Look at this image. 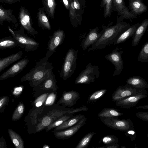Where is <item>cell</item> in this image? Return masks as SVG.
Returning a JSON list of instances; mask_svg holds the SVG:
<instances>
[{
	"instance_id": "cell-1",
	"label": "cell",
	"mask_w": 148,
	"mask_h": 148,
	"mask_svg": "<svg viewBox=\"0 0 148 148\" xmlns=\"http://www.w3.org/2000/svg\"><path fill=\"white\" fill-rule=\"evenodd\" d=\"M117 18L116 23L110 27H106L104 31L98 40L88 49V51L102 49L114 43L119 36L130 26V24Z\"/></svg>"
},
{
	"instance_id": "cell-2",
	"label": "cell",
	"mask_w": 148,
	"mask_h": 148,
	"mask_svg": "<svg viewBox=\"0 0 148 148\" xmlns=\"http://www.w3.org/2000/svg\"><path fill=\"white\" fill-rule=\"evenodd\" d=\"M48 59L45 56L41 59L34 68L21 78V81H28L29 85L32 87L38 85L53 69Z\"/></svg>"
},
{
	"instance_id": "cell-3",
	"label": "cell",
	"mask_w": 148,
	"mask_h": 148,
	"mask_svg": "<svg viewBox=\"0 0 148 148\" xmlns=\"http://www.w3.org/2000/svg\"><path fill=\"white\" fill-rule=\"evenodd\" d=\"M9 31L19 44V47L23 48L26 52L36 50L39 46V43L32 38L29 37L24 32V29L21 26L18 30H12L9 26Z\"/></svg>"
},
{
	"instance_id": "cell-4",
	"label": "cell",
	"mask_w": 148,
	"mask_h": 148,
	"mask_svg": "<svg viewBox=\"0 0 148 148\" xmlns=\"http://www.w3.org/2000/svg\"><path fill=\"white\" fill-rule=\"evenodd\" d=\"M78 51V50L71 48L66 54L60 73V77L64 80L71 77L75 71Z\"/></svg>"
},
{
	"instance_id": "cell-5",
	"label": "cell",
	"mask_w": 148,
	"mask_h": 148,
	"mask_svg": "<svg viewBox=\"0 0 148 148\" xmlns=\"http://www.w3.org/2000/svg\"><path fill=\"white\" fill-rule=\"evenodd\" d=\"M99 69L97 65L89 63L79 74L75 81V84H88L95 82L99 76Z\"/></svg>"
},
{
	"instance_id": "cell-6",
	"label": "cell",
	"mask_w": 148,
	"mask_h": 148,
	"mask_svg": "<svg viewBox=\"0 0 148 148\" xmlns=\"http://www.w3.org/2000/svg\"><path fill=\"white\" fill-rule=\"evenodd\" d=\"M99 118L106 125L115 130L126 132L134 127V123L130 119H120L116 117Z\"/></svg>"
},
{
	"instance_id": "cell-7",
	"label": "cell",
	"mask_w": 148,
	"mask_h": 148,
	"mask_svg": "<svg viewBox=\"0 0 148 148\" xmlns=\"http://www.w3.org/2000/svg\"><path fill=\"white\" fill-rule=\"evenodd\" d=\"M145 89L134 88L127 84L123 86H119L113 93L112 100L115 102L129 97L143 93Z\"/></svg>"
},
{
	"instance_id": "cell-8",
	"label": "cell",
	"mask_w": 148,
	"mask_h": 148,
	"mask_svg": "<svg viewBox=\"0 0 148 148\" xmlns=\"http://www.w3.org/2000/svg\"><path fill=\"white\" fill-rule=\"evenodd\" d=\"M72 109H67L65 110H53L39 121L36 127V132H38L43 130L63 116L68 114L69 111Z\"/></svg>"
},
{
	"instance_id": "cell-9",
	"label": "cell",
	"mask_w": 148,
	"mask_h": 148,
	"mask_svg": "<svg viewBox=\"0 0 148 148\" xmlns=\"http://www.w3.org/2000/svg\"><path fill=\"white\" fill-rule=\"evenodd\" d=\"M120 49L116 47L105 56L107 60L111 62L114 66L115 69L112 76L119 75L124 67L123 61L122 58V55L123 52L122 50L119 51Z\"/></svg>"
},
{
	"instance_id": "cell-10",
	"label": "cell",
	"mask_w": 148,
	"mask_h": 148,
	"mask_svg": "<svg viewBox=\"0 0 148 148\" xmlns=\"http://www.w3.org/2000/svg\"><path fill=\"white\" fill-rule=\"evenodd\" d=\"M65 34L62 30L58 29L54 32L48 44L46 57L48 58L53 54L57 47L62 43Z\"/></svg>"
},
{
	"instance_id": "cell-11",
	"label": "cell",
	"mask_w": 148,
	"mask_h": 148,
	"mask_svg": "<svg viewBox=\"0 0 148 148\" xmlns=\"http://www.w3.org/2000/svg\"><path fill=\"white\" fill-rule=\"evenodd\" d=\"M19 10L18 19L21 26L28 34L35 37L38 32L32 26L27 10L24 7L21 6Z\"/></svg>"
},
{
	"instance_id": "cell-12",
	"label": "cell",
	"mask_w": 148,
	"mask_h": 148,
	"mask_svg": "<svg viewBox=\"0 0 148 148\" xmlns=\"http://www.w3.org/2000/svg\"><path fill=\"white\" fill-rule=\"evenodd\" d=\"M29 62L26 56L14 64L0 75V80H5L16 75L27 66Z\"/></svg>"
},
{
	"instance_id": "cell-13",
	"label": "cell",
	"mask_w": 148,
	"mask_h": 148,
	"mask_svg": "<svg viewBox=\"0 0 148 148\" xmlns=\"http://www.w3.org/2000/svg\"><path fill=\"white\" fill-rule=\"evenodd\" d=\"M87 119L85 117L81 119L77 123L69 129L53 132L55 137L58 139H68L75 134L85 124Z\"/></svg>"
},
{
	"instance_id": "cell-14",
	"label": "cell",
	"mask_w": 148,
	"mask_h": 148,
	"mask_svg": "<svg viewBox=\"0 0 148 148\" xmlns=\"http://www.w3.org/2000/svg\"><path fill=\"white\" fill-rule=\"evenodd\" d=\"M106 27V26H103L102 30L99 32L98 27L90 29L87 36L82 41V46L83 51L86 50L88 47L98 40L103 32Z\"/></svg>"
},
{
	"instance_id": "cell-15",
	"label": "cell",
	"mask_w": 148,
	"mask_h": 148,
	"mask_svg": "<svg viewBox=\"0 0 148 148\" xmlns=\"http://www.w3.org/2000/svg\"><path fill=\"white\" fill-rule=\"evenodd\" d=\"M147 97V91L143 93L129 97L115 102V105L121 108L129 109L135 106L139 101Z\"/></svg>"
},
{
	"instance_id": "cell-16",
	"label": "cell",
	"mask_w": 148,
	"mask_h": 148,
	"mask_svg": "<svg viewBox=\"0 0 148 148\" xmlns=\"http://www.w3.org/2000/svg\"><path fill=\"white\" fill-rule=\"evenodd\" d=\"M112 9L117 12L123 19L131 20L137 18V15L131 13L125 6L124 0H113Z\"/></svg>"
},
{
	"instance_id": "cell-17",
	"label": "cell",
	"mask_w": 148,
	"mask_h": 148,
	"mask_svg": "<svg viewBox=\"0 0 148 148\" xmlns=\"http://www.w3.org/2000/svg\"><path fill=\"white\" fill-rule=\"evenodd\" d=\"M80 98L79 93L73 90L64 91L60 99L58 101L57 104L71 107L74 106Z\"/></svg>"
},
{
	"instance_id": "cell-18",
	"label": "cell",
	"mask_w": 148,
	"mask_h": 148,
	"mask_svg": "<svg viewBox=\"0 0 148 148\" xmlns=\"http://www.w3.org/2000/svg\"><path fill=\"white\" fill-rule=\"evenodd\" d=\"M37 86L40 87L43 90L56 92L59 88L57 85V81L55 75L52 71Z\"/></svg>"
},
{
	"instance_id": "cell-19",
	"label": "cell",
	"mask_w": 148,
	"mask_h": 148,
	"mask_svg": "<svg viewBox=\"0 0 148 148\" xmlns=\"http://www.w3.org/2000/svg\"><path fill=\"white\" fill-rule=\"evenodd\" d=\"M128 9L135 15H139L145 12L147 7L143 2V0H129Z\"/></svg>"
},
{
	"instance_id": "cell-20",
	"label": "cell",
	"mask_w": 148,
	"mask_h": 148,
	"mask_svg": "<svg viewBox=\"0 0 148 148\" xmlns=\"http://www.w3.org/2000/svg\"><path fill=\"white\" fill-rule=\"evenodd\" d=\"M148 26V19L143 20L138 27L133 36L132 45L135 47L138 45L144 34Z\"/></svg>"
},
{
	"instance_id": "cell-21",
	"label": "cell",
	"mask_w": 148,
	"mask_h": 148,
	"mask_svg": "<svg viewBox=\"0 0 148 148\" xmlns=\"http://www.w3.org/2000/svg\"><path fill=\"white\" fill-rule=\"evenodd\" d=\"M140 23H136L130 26L119 36L116 42L113 43V45H115L123 43L130 37H133Z\"/></svg>"
},
{
	"instance_id": "cell-22",
	"label": "cell",
	"mask_w": 148,
	"mask_h": 148,
	"mask_svg": "<svg viewBox=\"0 0 148 148\" xmlns=\"http://www.w3.org/2000/svg\"><path fill=\"white\" fill-rule=\"evenodd\" d=\"M23 54L22 51L0 59V73L10 65L21 59Z\"/></svg>"
},
{
	"instance_id": "cell-23",
	"label": "cell",
	"mask_w": 148,
	"mask_h": 148,
	"mask_svg": "<svg viewBox=\"0 0 148 148\" xmlns=\"http://www.w3.org/2000/svg\"><path fill=\"white\" fill-rule=\"evenodd\" d=\"M13 10L4 9L0 4V25H3L4 21L16 23L17 21L15 16L13 15Z\"/></svg>"
},
{
	"instance_id": "cell-24",
	"label": "cell",
	"mask_w": 148,
	"mask_h": 148,
	"mask_svg": "<svg viewBox=\"0 0 148 148\" xmlns=\"http://www.w3.org/2000/svg\"><path fill=\"white\" fill-rule=\"evenodd\" d=\"M127 84L137 88L145 89L148 88L146 81L139 76H134L130 77L126 81Z\"/></svg>"
},
{
	"instance_id": "cell-25",
	"label": "cell",
	"mask_w": 148,
	"mask_h": 148,
	"mask_svg": "<svg viewBox=\"0 0 148 148\" xmlns=\"http://www.w3.org/2000/svg\"><path fill=\"white\" fill-rule=\"evenodd\" d=\"M83 114H79L68 119L62 124L55 128L53 132L62 130L69 128L77 123L85 117Z\"/></svg>"
},
{
	"instance_id": "cell-26",
	"label": "cell",
	"mask_w": 148,
	"mask_h": 148,
	"mask_svg": "<svg viewBox=\"0 0 148 148\" xmlns=\"http://www.w3.org/2000/svg\"><path fill=\"white\" fill-rule=\"evenodd\" d=\"M19 47V44L12 36H6L0 39V50Z\"/></svg>"
},
{
	"instance_id": "cell-27",
	"label": "cell",
	"mask_w": 148,
	"mask_h": 148,
	"mask_svg": "<svg viewBox=\"0 0 148 148\" xmlns=\"http://www.w3.org/2000/svg\"><path fill=\"white\" fill-rule=\"evenodd\" d=\"M123 113L120 112L118 110L113 108H108L103 109L97 115L100 117H118L123 115Z\"/></svg>"
},
{
	"instance_id": "cell-28",
	"label": "cell",
	"mask_w": 148,
	"mask_h": 148,
	"mask_svg": "<svg viewBox=\"0 0 148 148\" xmlns=\"http://www.w3.org/2000/svg\"><path fill=\"white\" fill-rule=\"evenodd\" d=\"M8 132L10 139L16 148H24V143L21 136L9 128Z\"/></svg>"
},
{
	"instance_id": "cell-29",
	"label": "cell",
	"mask_w": 148,
	"mask_h": 148,
	"mask_svg": "<svg viewBox=\"0 0 148 148\" xmlns=\"http://www.w3.org/2000/svg\"><path fill=\"white\" fill-rule=\"evenodd\" d=\"M38 17V22L42 28L49 30L51 29L50 25L48 18L43 9H39Z\"/></svg>"
},
{
	"instance_id": "cell-30",
	"label": "cell",
	"mask_w": 148,
	"mask_h": 148,
	"mask_svg": "<svg viewBox=\"0 0 148 148\" xmlns=\"http://www.w3.org/2000/svg\"><path fill=\"white\" fill-rule=\"evenodd\" d=\"M73 116V114H65L47 126L45 129L46 131L48 132L52 129L60 125L65 121Z\"/></svg>"
},
{
	"instance_id": "cell-31",
	"label": "cell",
	"mask_w": 148,
	"mask_h": 148,
	"mask_svg": "<svg viewBox=\"0 0 148 148\" xmlns=\"http://www.w3.org/2000/svg\"><path fill=\"white\" fill-rule=\"evenodd\" d=\"M112 0H102L101 7L103 8L104 17H110L112 12Z\"/></svg>"
},
{
	"instance_id": "cell-32",
	"label": "cell",
	"mask_w": 148,
	"mask_h": 148,
	"mask_svg": "<svg viewBox=\"0 0 148 148\" xmlns=\"http://www.w3.org/2000/svg\"><path fill=\"white\" fill-rule=\"evenodd\" d=\"M96 133L90 132L84 136L77 145L76 148H86L89 145L93 136Z\"/></svg>"
},
{
	"instance_id": "cell-33",
	"label": "cell",
	"mask_w": 148,
	"mask_h": 148,
	"mask_svg": "<svg viewBox=\"0 0 148 148\" xmlns=\"http://www.w3.org/2000/svg\"><path fill=\"white\" fill-rule=\"evenodd\" d=\"M138 61L141 62L148 61V41L143 46L138 57Z\"/></svg>"
},
{
	"instance_id": "cell-34",
	"label": "cell",
	"mask_w": 148,
	"mask_h": 148,
	"mask_svg": "<svg viewBox=\"0 0 148 148\" xmlns=\"http://www.w3.org/2000/svg\"><path fill=\"white\" fill-rule=\"evenodd\" d=\"M43 2L47 13L53 18L56 5L55 0H43Z\"/></svg>"
},
{
	"instance_id": "cell-35",
	"label": "cell",
	"mask_w": 148,
	"mask_h": 148,
	"mask_svg": "<svg viewBox=\"0 0 148 148\" xmlns=\"http://www.w3.org/2000/svg\"><path fill=\"white\" fill-rule=\"evenodd\" d=\"M25 107L23 103L20 102L18 105L12 117L13 121H18L19 120L22 116L25 110Z\"/></svg>"
},
{
	"instance_id": "cell-36",
	"label": "cell",
	"mask_w": 148,
	"mask_h": 148,
	"mask_svg": "<svg viewBox=\"0 0 148 148\" xmlns=\"http://www.w3.org/2000/svg\"><path fill=\"white\" fill-rule=\"evenodd\" d=\"M107 89H101L92 93L89 97L88 101L89 102L95 103L106 92Z\"/></svg>"
},
{
	"instance_id": "cell-37",
	"label": "cell",
	"mask_w": 148,
	"mask_h": 148,
	"mask_svg": "<svg viewBox=\"0 0 148 148\" xmlns=\"http://www.w3.org/2000/svg\"><path fill=\"white\" fill-rule=\"evenodd\" d=\"M105 145L118 143V138L116 136L112 135H107L104 136L98 142V143H101Z\"/></svg>"
},
{
	"instance_id": "cell-38",
	"label": "cell",
	"mask_w": 148,
	"mask_h": 148,
	"mask_svg": "<svg viewBox=\"0 0 148 148\" xmlns=\"http://www.w3.org/2000/svg\"><path fill=\"white\" fill-rule=\"evenodd\" d=\"M49 94L47 92L44 93L38 97L34 103L35 106L39 108L43 106Z\"/></svg>"
},
{
	"instance_id": "cell-39",
	"label": "cell",
	"mask_w": 148,
	"mask_h": 148,
	"mask_svg": "<svg viewBox=\"0 0 148 148\" xmlns=\"http://www.w3.org/2000/svg\"><path fill=\"white\" fill-rule=\"evenodd\" d=\"M57 98V95L54 92L49 93L42 106H46L52 105Z\"/></svg>"
},
{
	"instance_id": "cell-40",
	"label": "cell",
	"mask_w": 148,
	"mask_h": 148,
	"mask_svg": "<svg viewBox=\"0 0 148 148\" xmlns=\"http://www.w3.org/2000/svg\"><path fill=\"white\" fill-rule=\"evenodd\" d=\"M10 100V97L7 96L0 97V113L3 112Z\"/></svg>"
},
{
	"instance_id": "cell-41",
	"label": "cell",
	"mask_w": 148,
	"mask_h": 148,
	"mask_svg": "<svg viewBox=\"0 0 148 148\" xmlns=\"http://www.w3.org/2000/svg\"><path fill=\"white\" fill-rule=\"evenodd\" d=\"M125 133V135L127 137H129L132 141L135 139L136 136V132L134 128L126 131Z\"/></svg>"
},
{
	"instance_id": "cell-42",
	"label": "cell",
	"mask_w": 148,
	"mask_h": 148,
	"mask_svg": "<svg viewBox=\"0 0 148 148\" xmlns=\"http://www.w3.org/2000/svg\"><path fill=\"white\" fill-rule=\"evenodd\" d=\"M136 116L139 119L147 122L148 121V112H138L136 114Z\"/></svg>"
},
{
	"instance_id": "cell-43",
	"label": "cell",
	"mask_w": 148,
	"mask_h": 148,
	"mask_svg": "<svg viewBox=\"0 0 148 148\" xmlns=\"http://www.w3.org/2000/svg\"><path fill=\"white\" fill-rule=\"evenodd\" d=\"M76 9L74 6V2H72L70 5L69 14L71 17L74 19L76 18Z\"/></svg>"
},
{
	"instance_id": "cell-44",
	"label": "cell",
	"mask_w": 148,
	"mask_h": 148,
	"mask_svg": "<svg viewBox=\"0 0 148 148\" xmlns=\"http://www.w3.org/2000/svg\"><path fill=\"white\" fill-rule=\"evenodd\" d=\"M88 108L84 106L83 107H80L79 108H77L75 109H72L70 110L68 112V114H73L81 111H87L88 110Z\"/></svg>"
},
{
	"instance_id": "cell-45",
	"label": "cell",
	"mask_w": 148,
	"mask_h": 148,
	"mask_svg": "<svg viewBox=\"0 0 148 148\" xmlns=\"http://www.w3.org/2000/svg\"><path fill=\"white\" fill-rule=\"evenodd\" d=\"M119 145L118 143H113L103 146L97 148H119Z\"/></svg>"
},
{
	"instance_id": "cell-46",
	"label": "cell",
	"mask_w": 148,
	"mask_h": 148,
	"mask_svg": "<svg viewBox=\"0 0 148 148\" xmlns=\"http://www.w3.org/2000/svg\"><path fill=\"white\" fill-rule=\"evenodd\" d=\"M23 90V87L21 86L17 87L14 89L13 93L14 95L18 96L21 94Z\"/></svg>"
},
{
	"instance_id": "cell-47",
	"label": "cell",
	"mask_w": 148,
	"mask_h": 148,
	"mask_svg": "<svg viewBox=\"0 0 148 148\" xmlns=\"http://www.w3.org/2000/svg\"><path fill=\"white\" fill-rule=\"evenodd\" d=\"M20 1V0H0V2L11 4L19 1Z\"/></svg>"
},
{
	"instance_id": "cell-48",
	"label": "cell",
	"mask_w": 148,
	"mask_h": 148,
	"mask_svg": "<svg viewBox=\"0 0 148 148\" xmlns=\"http://www.w3.org/2000/svg\"><path fill=\"white\" fill-rule=\"evenodd\" d=\"M7 147L5 140L2 136L0 139V148H7Z\"/></svg>"
},
{
	"instance_id": "cell-49",
	"label": "cell",
	"mask_w": 148,
	"mask_h": 148,
	"mask_svg": "<svg viewBox=\"0 0 148 148\" xmlns=\"http://www.w3.org/2000/svg\"><path fill=\"white\" fill-rule=\"evenodd\" d=\"M74 4L75 8L76 10H80V4L77 0H74Z\"/></svg>"
},
{
	"instance_id": "cell-50",
	"label": "cell",
	"mask_w": 148,
	"mask_h": 148,
	"mask_svg": "<svg viewBox=\"0 0 148 148\" xmlns=\"http://www.w3.org/2000/svg\"><path fill=\"white\" fill-rule=\"evenodd\" d=\"M65 8L68 10L70 9V4L69 0H62Z\"/></svg>"
},
{
	"instance_id": "cell-51",
	"label": "cell",
	"mask_w": 148,
	"mask_h": 148,
	"mask_svg": "<svg viewBox=\"0 0 148 148\" xmlns=\"http://www.w3.org/2000/svg\"><path fill=\"white\" fill-rule=\"evenodd\" d=\"M137 109H148V105H145L140 106H137L136 107Z\"/></svg>"
},
{
	"instance_id": "cell-52",
	"label": "cell",
	"mask_w": 148,
	"mask_h": 148,
	"mask_svg": "<svg viewBox=\"0 0 148 148\" xmlns=\"http://www.w3.org/2000/svg\"><path fill=\"white\" fill-rule=\"evenodd\" d=\"M50 147L49 145H45L43 147V148H49Z\"/></svg>"
},
{
	"instance_id": "cell-53",
	"label": "cell",
	"mask_w": 148,
	"mask_h": 148,
	"mask_svg": "<svg viewBox=\"0 0 148 148\" xmlns=\"http://www.w3.org/2000/svg\"><path fill=\"white\" fill-rule=\"evenodd\" d=\"M121 148H127V147L125 146H121Z\"/></svg>"
}]
</instances>
